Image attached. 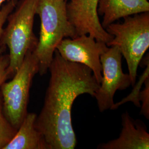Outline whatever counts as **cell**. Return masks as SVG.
Instances as JSON below:
<instances>
[{
    "label": "cell",
    "mask_w": 149,
    "mask_h": 149,
    "mask_svg": "<svg viewBox=\"0 0 149 149\" xmlns=\"http://www.w3.org/2000/svg\"><path fill=\"white\" fill-rule=\"evenodd\" d=\"M39 1L21 0L7 18L8 24L3 30L0 44L7 47L10 51L8 78L15 74L28 52L34 51L37 45L33 24Z\"/></svg>",
    "instance_id": "obj_3"
},
{
    "label": "cell",
    "mask_w": 149,
    "mask_h": 149,
    "mask_svg": "<svg viewBox=\"0 0 149 149\" xmlns=\"http://www.w3.org/2000/svg\"><path fill=\"white\" fill-rule=\"evenodd\" d=\"M146 12H149L148 0H98L97 8L104 29L120 18Z\"/></svg>",
    "instance_id": "obj_9"
},
{
    "label": "cell",
    "mask_w": 149,
    "mask_h": 149,
    "mask_svg": "<svg viewBox=\"0 0 149 149\" xmlns=\"http://www.w3.org/2000/svg\"><path fill=\"white\" fill-rule=\"evenodd\" d=\"M122 54L116 46L109 47L102 54V80L93 97L97 100L100 112L111 109L114 96L117 91L126 90L132 86L129 74H124L122 66Z\"/></svg>",
    "instance_id": "obj_6"
},
{
    "label": "cell",
    "mask_w": 149,
    "mask_h": 149,
    "mask_svg": "<svg viewBox=\"0 0 149 149\" xmlns=\"http://www.w3.org/2000/svg\"><path fill=\"white\" fill-rule=\"evenodd\" d=\"M37 115L28 113L14 137L4 149H48L41 135L35 128Z\"/></svg>",
    "instance_id": "obj_10"
},
{
    "label": "cell",
    "mask_w": 149,
    "mask_h": 149,
    "mask_svg": "<svg viewBox=\"0 0 149 149\" xmlns=\"http://www.w3.org/2000/svg\"><path fill=\"white\" fill-rule=\"evenodd\" d=\"M17 1L16 0H10L7 3L2 6L0 8V41L1 38L3 30V25L7 19L8 16L12 12L14 8L16 7ZM0 57H1V50H0Z\"/></svg>",
    "instance_id": "obj_14"
},
{
    "label": "cell",
    "mask_w": 149,
    "mask_h": 149,
    "mask_svg": "<svg viewBox=\"0 0 149 149\" xmlns=\"http://www.w3.org/2000/svg\"><path fill=\"white\" fill-rule=\"evenodd\" d=\"M17 132V130L12 126L3 113L2 97L0 92V149H4Z\"/></svg>",
    "instance_id": "obj_11"
},
{
    "label": "cell",
    "mask_w": 149,
    "mask_h": 149,
    "mask_svg": "<svg viewBox=\"0 0 149 149\" xmlns=\"http://www.w3.org/2000/svg\"><path fill=\"white\" fill-rule=\"evenodd\" d=\"M145 87L140 91L139 100L142 102L140 114H143L146 119H149V76L147 77L144 82Z\"/></svg>",
    "instance_id": "obj_13"
},
{
    "label": "cell",
    "mask_w": 149,
    "mask_h": 149,
    "mask_svg": "<svg viewBox=\"0 0 149 149\" xmlns=\"http://www.w3.org/2000/svg\"><path fill=\"white\" fill-rule=\"evenodd\" d=\"M149 63H148L146 65V68L145 70L144 74L140 77V81H139V82L138 83V85H135L134 86V88L133 89V91H132V92L130 93V95H129V96H127L126 98H124V99H123L121 101L118 102L117 103H116V104L114 103L111 109H112V110L116 109L120 105H122L123 103H126V102L128 101L133 102L134 104L138 108H140L141 107V104H140V101L139 100V95L140 91L141 90V85H142L143 83H144V80L147 77L149 76Z\"/></svg>",
    "instance_id": "obj_12"
},
{
    "label": "cell",
    "mask_w": 149,
    "mask_h": 149,
    "mask_svg": "<svg viewBox=\"0 0 149 149\" xmlns=\"http://www.w3.org/2000/svg\"><path fill=\"white\" fill-rule=\"evenodd\" d=\"M48 70L50 77L35 128L48 149H74L77 145L71 118L74 102L84 94L94 97L100 85L89 68L66 60L56 49Z\"/></svg>",
    "instance_id": "obj_1"
},
{
    "label": "cell",
    "mask_w": 149,
    "mask_h": 149,
    "mask_svg": "<svg viewBox=\"0 0 149 149\" xmlns=\"http://www.w3.org/2000/svg\"><path fill=\"white\" fill-rule=\"evenodd\" d=\"M6 0H0V8H1V5L3 3V2L6 1Z\"/></svg>",
    "instance_id": "obj_16"
},
{
    "label": "cell",
    "mask_w": 149,
    "mask_h": 149,
    "mask_svg": "<svg viewBox=\"0 0 149 149\" xmlns=\"http://www.w3.org/2000/svg\"><path fill=\"white\" fill-rule=\"evenodd\" d=\"M122 129L117 139L100 144L98 149H149V134L145 124L127 111L122 115Z\"/></svg>",
    "instance_id": "obj_8"
},
{
    "label": "cell",
    "mask_w": 149,
    "mask_h": 149,
    "mask_svg": "<svg viewBox=\"0 0 149 149\" xmlns=\"http://www.w3.org/2000/svg\"><path fill=\"white\" fill-rule=\"evenodd\" d=\"M107 48L106 43L97 41L94 38L86 34L74 38H64L58 45L56 50L66 60L89 68L100 85L102 80L100 56Z\"/></svg>",
    "instance_id": "obj_7"
},
{
    "label": "cell",
    "mask_w": 149,
    "mask_h": 149,
    "mask_svg": "<svg viewBox=\"0 0 149 149\" xmlns=\"http://www.w3.org/2000/svg\"><path fill=\"white\" fill-rule=\"evenodd\" d=\"M65 0H39L36 15L40 19V31L38 44L33 53L38 60V73L48 72L55 50L60 42L66 38L77 37L66 10Z\"/></svg>",
    "instance_id": "obj_2"
},
{
    "label": "cell",
    "mask_w": 149,
    "mask_h": 149,
    "mask_svg": "<svg viewBox=\"0 0 149 149\" xmlns=\"http://www.w3.org/2000/svg\"><path fill=\"white\" fill-rule=\"evenodd\" d=\"M38 71V59L33 51L29 50L13 79L3 82L0 87L3 113L17 130L28 113L29 91L33 79Z\"/></svg>",
    "instance_id": "obj_5"
},
{
    "label": "cell",
    "mask_w": 149,
    "mask_h": 149,
    "mask_svg": "<svg viewBox=\"0 0 149 149\" xmlns=\"http://www.w3.org/2000/svg\"><path fill=\"white\" fill-rule=\"evenodd\" d=\"M65 1H68V0H65Z\"/></svg>",
    "instance_id": "obj_17"
},
{
    "label": "cell",
    "mask_w": 149,
    "mask_h": 149,
    "mask_svg": "<svg viewBox=\"0 0 149 149\" xmlns=\"http://www.w3.org/2000/svg\"><path fill=\"white\" fill-rule=\"evenodd\" d=\"M9 56L8 55L0 57V87L8 79L7 68L9 65Z\"/></svg>",
    "instance_id": "obj_15"
},
{
    "label": "cell",
    "mask_w": 149,
    "mask_h": 149,
    "mask_svg": "<svg viewBox=\"0 0 149 149\" xmlns=\"http://www.w3.org/2000/svg\"><path fill=\"white\" fill-rule=\"evenodd\" d=\"M124 18L122 23H112L105 28L113 36L107 47L116 46L126 60L132 86L135 85L139 65L149 47V12Z\"/></svg>",
    "instance_id": "obj_4"
}]
</instances>
